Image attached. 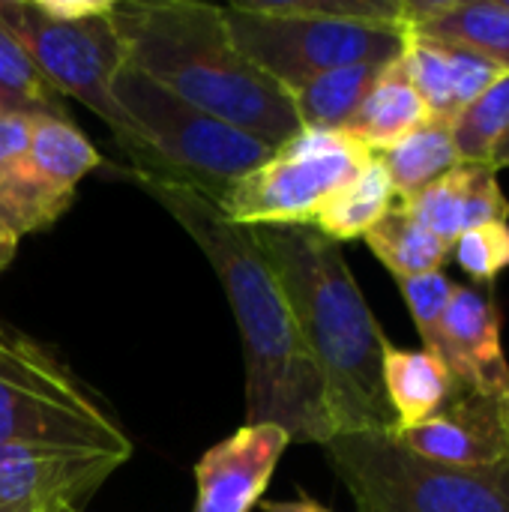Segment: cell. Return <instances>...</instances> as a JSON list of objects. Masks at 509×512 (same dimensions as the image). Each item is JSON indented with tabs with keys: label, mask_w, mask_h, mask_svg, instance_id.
I'll list each match as a JSON object with an SVG mask.
<instances>
[{
	"label": "cell",
	"mask_w": 509,
	"mask_h": 512,
	"mask_svg": "<svg viewBox=\"0 0 509 512\" xmlns=\"http://www.w3.org/2000/svg\"><path fill=\"white\" fill-rule=\"evenodd\" d=\"M123 174L171 213L225 288L246 360V426H279L291 444L324 447L336 435L324 381L252 228L234 225L213 198L189 183L132 168Z\"/></svg>",
	"instance_id": "cell-1"
},
{
	"label": "cell",
	"mask_w": 509,
	"mask_h": 512,
	"mask_svg": "<svg viewBox=\"0 0 509 512\" xmlns=\"http://www.w3.org/2000/svg\"><path fill=\"white\" fill-rule=\"evenodd\" d=\"M324 381L336 435H393L384 393L387 336L375 321L342 246L312 225L252 228Z\"/></svg>",
	"instance_id": "cell-2"
},
{
	"label": "cell",
	"mask_w": 509,
	"mask_h": 512,
	"mask_svg": "<svg viewBox=\"0 0 509 512\" xmlns=\"http://www.w3.org/2000/svg\"><path fill=\"white\" fill-rule=\"evenodd\" d=\"M114 24L126 60L189 105L279 147L300 132L288 90L231 39L222 6L198 0H123Z\"/></svg>",
	"instance_id": "cell-3"
},
{
	"label": "cell",
	"mask_w": 509,
	"mask_h": 512,
	"mask_svg": "<svg viewBox=\"0 0 509 512\" xmlns=\"http://www.w3.org/2000/svg\"><path fill=\"white\" fill-rule=\"evenodd\" d=\"M405 0H240L222 6L234 45L285 90L342 66L390 63L408 45Z\"/></svg>",
	"instance_id": "cell-4"
},
{
	"label": "cell",
	"mask_w": 509,
	"mask_h": 512,
	"mask_svg": "<svg viewBox=\"0 0 509 512\" xmlns=\"http://www.w3.org/2000/svg\"><path fill=\"white\" fill-rule=\"evenodd\" d=\"M0 27L63 99H78L105 120L132 171L159 174V159L114 102L111 87L126 63L114 0H0Z\"/></svg>",
	"instance_id": "cell-5"
},
{
	"label": "cell",
	"mask_w": 509,
	"mask_h": 512,
	"mask_svg": "<svg viewBox=\"0 0 509 512\" xmlns=\"http://www.w3.org/2000/svg\"><path fill=\"white\" fill-rule=\"evenodd\" d=\"M0 447L132 456L114 414L42 345L0 327Z\"/></svg>",
	"instance_id": "cell-6"
},
{
	"label": "cell",
	"mask_w": 509,
	"mask_h": 512,
	"mask_svg": "<svg viewBox=\"0 0 509 512\" xmlns=\"http://www.w3.org/2000/svg\"><path fill=\"white\" fill-rule=\"evenodd\" d=\"M324 450L360 512H509V462L450 468L396 435H333Z\"/></svg>",
	"instance_id": "cell-7"
},
{
	"label": "cell",
	"mask_w": 509,
	"mask_h": 512,
	"mask_svg": "<svg viewBox=\"0 0 509 512\" xmlns=\"http://www.w3.org/2000/svg\"><path fill=\"white\" fill-rule=\"evenodd\" d=\"M111 90L141 141L159 159V174L153 177L189 183L213 201L276 150L273 144L189 105L129 60L117 72Z\"/></svg>",
	"instance_id": "cell-8"
},
{
	"label": "cell",
	"mask_w": 509,
	"mask_h": 512,
	"mask_svg": "<svg viewBox=\"0 0 509 512\" xmlns=\"http://www.w3.org/2000/svg\"><path fill=\"white\" fill-rule=\"evenodd\" d=\"M372 156L348 132L300 129L267 162L231 183L216 207L246 228L312 225L318 207Z\"/></svg>",
	"instance_id": "cell-9"
},
{
	"label": "cell",
	"mask_w": 509,
	"mask_h": 512,
	"mask_svg": "<svg viewBox=\"0 0 509 512\" xmlns=\"http://www.w3.org/2000/svg\"><path fill=\"white\" fill-rule=\"evenodd\" d=\"M126 462L114 453L0 447V512L78 507Z\"/></svg>",
	"instance_id": "cell-10"
},
{
	"label": "cell",
	"mask_w": 509,
	"mask_h": 512,
	"mask_svg": "<svg viewBox=\"0 0 509 512\" xmlns=\"http://www.w3.org/2000/svg\"><path fill=\"white\" fill-rule=\"evenodd\" d=\"M393 435L402 447L438 465H504L509 462V396L456 390L435 417Z\"/></svg>",
	"instance_id": "cell-11"
},
{
	"label": "cell",
	"mask_w": 509,
	"mask_h": 512,
	"mask_svg": "<svg viewBox=\"0 0 509 512\" xmlns=\"http://www.w3.org/2000/svg\"><path fill=\"white\" fill-rule=\"evenodd\" d=\"M288 435L279 426H240L234 435L210 447L195 468V510L192 512H252L273 471L288 450Z\"/></svg>",
	"instance_id": "cell-12"
},
{
	"label": "cell",
	"mask_w": 509,
	"mask_h": 512,
	"mask_svg": "<svg viewBox=\"0 0 509 512\" xmlns=\"http://www.w3.org/2000/svg\"><path fill=\"white\" fill-rule=\"evenodd\" d=\"M444 366L462 390L509 396L501 309L492 285H456L444 315Z\"/></svg>",
	"instance_id": "cell-13"
},
{
	"label": "cell",
	"mask_w": 509,
	"mask_h": 512,
	"mask_svg": "<svg viewBox=\"0 0 509 512\" xmlns=\"http://www.w3.org/2000/svg\"><path fill=\"white\" fill-rule=\"evenodd\" d=\"M426 231L444 243H456L480 225L509 222V201L489 165H456L450 174L426 186L408 201H399Z\"/></svg>",
	"instance_id": "cell-14"
},
{
	"label": "cell",
	"mask_w": 509,
	"mask_h": 512,
	"mask_svg": "<svg viewBox=\"0 0 509 512\" xmlns=\"http://www.w3.org/2000/svg\"><path fill=\"white\" fill-rule=\"evenodd\" d=\"M405 33L477 54L509 72V9L504 0H405Z\"/></svg>",
	"instance_id": "cell-15"
},
{
	"label": "cell",
	"mask_w": 509,
	"mask_h": 512,
	"mask_svg": "<svg viewBox=\"0 0 509 512\" xmlns=\"http://www.w3.org/2000/svg\"><path fill=\"white\" fill-rule=\"evenodd\" d=\"M429 120L432 114L426 102L411 84L402 57H396L381 69L378 81L366 93L363 105L357 108L345 132L357 138L369 153H381L408 138L411 132H417L420 126H426Z\"/></svg>",
	"instance_id": "cell-16"
},
{
	"label": "cell",
	"mask_w": 509,
	"mask_h": 512,
	"mask_svg": "<svg viewBox=\"0 0 509 512\" xmlns=\"http://www.w3.org/2000/svg\"><path fill=\"white\" fill-rule=\"evenodd\" d=\"M384 393L396 414V432L411 429L435 417L456 390H462L447 366L429 351L396 348L390 339L384 345Z\"/></svg>",
	"instance_id": "cell-17"
},
{
	"label": "cell",
	"mask_w": 509,
	"mask_h": 512,
	"mask_svg": "<svg viewBox=\"0 0 509 512\" xmlns=\"http://www.w3.org/2000/svg\"><path fill=\"white\" fill-rule=\"evenodd\" d=\"M393 183L378 156H372L345 186H339L315 213L312 228L333 243L366 237V231L396 207Z\"/></svg>",
	"instance_id": "cell-18"
},
{
	"label": "cell",
	"mask_w": 509,
	"mask_h": 512,
	"mask_svg": "<svg viewBox=\"0 0 509 512\" xmlns=\"http://www.w3.org/2000/svg\"><path fill=\"white\" fill-rule=\"evenodd\" d=\"M393 63V60H390ZM387 63H357L321 72L294 90H288L300 129H324V132H345L357 108L363 105L366 93L378 81Z\"/></svg>",
	"instance_id": "cell-19"
},
{
	"label": "cell",
	"mask_w": 509,
	"mask_h": 512,
	"mask_svg": "<svg viewBox=\"0 0 509 512\" xmlns=\"http://www.w3.org/2000/svg\"><path fill=\"white\" fill-rule=\"evenodd\" d=\"M393 183L396 201H408L444 174H450L456 165H462L459 150L453 144L450 126L429 120L399 144L375 153Z\"/></svg>",
	"instance_id": "cell-20"
},
{
	"label": "cell",
	"mask_w": 509,
	"mask_h": 512,
	"mask_svg": "<svg viewBox=\"0 0 509 512\" xmlns=\"http://www.w3.org/2000/svg\"><path fill=\"white\" fill-rule=\"evenodd\" d=\"M363 240L396 279H411V276L444 270L450 249H453L450 243L426 231L402 204L390 207L387 216H381L366 231Z\"/></svg>",
	"instance_id": "cell-21"
},
{
	"label": "cell",
	"mask_w": 509,
	"mask_h": 512,
	"mask_svg": "<svg viewBox=\"0 0 509 512\" xmlns=\"http://www.w3.org/2000/svg\"><path fill=\"white\" fill-rule=\"evenodd\" d=\"M27 162L48 183L75 192L78 183L102 165V156L75 123L60 117H36L27 147Z\"/></svg>",
	"instance_id": "cell-22"
},
{
	"label": "cell",
	"mask_w": 509,
	"mask_h": 512,
	"mask_svg": "<svg viewBox=\"0 0 509 512\" xmlns=\"http://www.w3.org/2000/svg\"><path fill=\"white\" fill-rule=\"evenodd\" d=\"M60 117L66 114V99L42 78L27 51L0 27V117Z\"/></svg>",
	"instance_id": "cell-23"
},
{
	"label": "cell",
	"mask_w": 509,
	"mask_h": 512,
	"mask_svg": "<svg viewBox=\"0 0 509 512\" xmlns=\"http://www.w3.org/2000/svg\"><path fill=\"white\" fill-rule=\"evenodd\" d=\"M509 129V72H504L486 93H480L450 123L453 144L465 165H489L495 147Z\"/></svg>",
	"instance_id": "cell-24"
},
{
	"label": "cell",
	"mask_w": 509,
	"mask_h": 512,
	"mask_svg": "<svg viewBox=\"0 0 509 512\" xmlns=\"http://www.w3.org/2000/svg\"><path fill=\"white\" fill-rule=\"evenodd\" d=\"M402 288V297L411 309V318L417 324V333L423 339V351L438 357L444 363L447 354V339H444V315L453 300L456 282L438 270L426 276H411V279H396Z\"/></svg>",
	"instance_id": "cell-25"
},
{
	"label": "cell",
	"mask_w": 509,
	"mask_h": 512,
	"mask_svg": "<svg viewBox=\"0 0 509 512\" xmlns=\"http://www.w3.org/2000/svg\"><path fill=\"white\" fill-rule=\"evenodd\" d=\"M450 255L471 276V285H495V279L509 270V222L465 231L453 243Z\"/></svg>",
	"instance_id": "cell-26"
},
{
	"label": "cell",
	"mask_w": 509,
	"mask_h": 512,
	"mask_svg": "<svg viewBox=\"0 0 509 512\" xmlns=\"http://www.w3.org/2000/svg\"><path fill=\"white\" fill-rule=\"evenodd\" d=\"M33 120L36 117H18V114L0 117V171L27 153L30 135H33Z\"/></svg>",
	"instance_id": "cell-27"
},
{
	"label": "cell",
	"mask_w": 509,
	"mask_h": 512,
	"mask_svg": "<svg viewBox=\"0 0 509 512\" xmlns=\"http://www.w3.org/2000/svg\"><path fill=\"white\" fill-rule=\"evenodd\" d=\"M264 512H330L327 507H321L318 501L309 498H294V501H267L261 504Z\"/></svg>",
	"instance_id": "cell-28"
},
{
	"label": "cell",
	"mask_w": 509,
	"mask_h": 512,
	"mask_svg": "<svg viewBox=\"0 0 509 512\" xmlns=\"http://www.w3.org/2000/svg\"><path fill=\"white\" fill-rule=\"evenodd\" d=\"M15 252H18V237L0 222V270H6L12 264Z\"/></svg>",
	"instance_id": "cell-29"
},
{
	"label": "cell",
	"mask_w": 509,
	"mask_h": 512,
	"mask_svg": "<svg viewBox=\"0 0 509 512\" xmlns=\"http://www.w3.org/2000/svg\"><path fill=\"white\" fill-rule=\"evenodd\" d=\"M489 168H492V171L509 168V129H507V135L501 138V144L495 147V153H492V162H489Z\"/></svg>",
	"instance_id": "cell-30"
},
{
	"label": "cell",
	"mask_w": 509,
	"mask_h": 512,
	"mask_svg": "<svg viewBox=\"0 0 509 512\" xmlns=\"http://www.w3.org/2000/svg\"><path fill=\"white\" fill-rule=\"evenodd\" d=\"M51 512H81L78 507H57V510H51Z\"/></svg>",
	"instance_id": "cell-31"
},
{
	"label": "cell",
	"mask_w": 509,
	"mask_h": 512,
	"mask_svg": "<svg viewBox=\"0 0 509 512\" xmlns=\"http://www.w3.org/2000/svg\"><path fill=\"white\" fill-rule=\"evenodd\" d=\"M504 6H507V9H509V0H504Z\"/></svg>",
	"instance_id": "cell-32"
}]
</instances>
